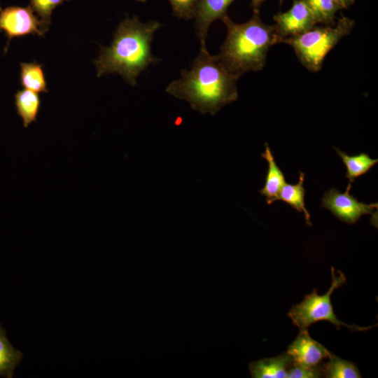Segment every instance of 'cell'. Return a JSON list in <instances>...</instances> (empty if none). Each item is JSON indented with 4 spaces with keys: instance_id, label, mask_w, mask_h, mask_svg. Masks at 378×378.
<instances>
[{
    "instance_id": "1",
    "label": "cell",
    "mask_w": 378,
    "mask_h": 378,
    "mask_svg": "<svg viewBox=\"0 0 378 378\" xmlns=\"http://www.w3.org/2000/svg\"><path fill=\"white\" fill-rule=\"evenodd\" d=\"M238 78L226 69L216 55H211L204 48L194 58L190 69H182L181 78L172 81L165 90L187 101L193 110L214 115L222 107L237 99Z\"/></svg>"
},
{
    "instance_id": "2",
    "label": "cell",
    "mask_w": 378,
    "mask_h": 378,
    "mask_svg": "<svg viewBox=\"0 0 378 378\" xmlns=\"http://www.w3.org/2000/svg\"><path fill=\"white\" fill-rule=\"evenodd\" d=\"M162 24L157 20L141 22L127 17L118 24L109 47H102L94 61L97 76L116 73L134 86L136 78L150 64L160 62L153 55L151 43Z\"/></svg>"
},
{
    "instance_id": "3",
    "label": "cell",
    "mask_w": 378,
    "mask_h": 378,
    "mask_svg": "<svg viewBox=\"0 0 378 378\" xmlns=\"http://www.w3.org/2000/svg\"><path fill=\"white\" fill-rule=\"evenodd\" d=\"M227 27V36L217 57L233 75L239 78L248 71H261L272 46L282 43L274 25L263 23L259 13H253L247 22H234L228 15L221 19Z\"/></svg>"
},
{
    "instance_id": "4",
    "label": "cell",
    "mask_w": 378,
    "mask_h": 378,
    "mask_svg": "<svg viewBox=\"0 0 378 378\" xmlns=\"http://www.w3.org/2000/svg\"><path fill=\"white\" fill-rule=\"evenodd\" d=\"M354 25V20L341 15L334 25H315L301 34L284 38L282 43L293 48L303 66L316 72L321 69L328 53L350 34Z\"/></svg>"
},
{
    "instance_id": "5",
    "label": "cell",
    "mask_w": 378,
    "mask_h": 378,
    "mask_svg": "<svg viewBox=\"0 0 378 378\" xmlns=\"http://www.w3.org/2000/svg\"><path fill=\"white\" fill-rule=\"evenodd\" d=\"M337 274V272L332 267V282L326 294L318 295L316 290H314L311 293L305 295L302 302L293 306L290 309L288 316L300 330H307L312 323L321 321H329L337 330L344 326L353 331H365L374 326L362 327L357 325H348L337 318L334 313L330 298L333 291L346 282L344 274L340 271Z\"/></svg>"
},
{
    "instance_id": "6",
    "label": "cell",
    "mask_w": 378,
    "mask_h": 378,
    "mask_svg": "<svg viewBox=\"0 0 378 378\" xmlns=\"http://www.w3.org/2000/svg\"><path fill=\"white\" fill-rule=\"evenodd\" d=\"M348 184L344 192L335 188L327 190L321 199V206L329 210L336 218L349 224H355L362 216L372 214L377 209V203L365 204L359 202L349 192Z\"/></svg>"
},
{
    "instance_id": "7",
    "label": "cell",
    "mask_w": 378,
    "mask_h": 378,
    "mask_svg": "<svg viewBox=\"0 0 378 378\" xmlns=\"http://www.w3.org/2000/svg\"><path fill=\"white\" fill-rule=\"evenodd\" d=\"M48 29L29 5L0 10V31H4L9 38L27 34L43 36Z\"/></svg>"
},
{
    "instance_id": "8",
    "label": "cell",
    "mask_w": 378,
    "mask_h": 378,
    "mask_svg": "<svg viewBox=\"0 0 378 378\" xmlns=\"http://www.w3.org/2000/svg\"><path fill=\"white\" fill-rule=\"evenodd\" d=\"M273 18L276 31L283 38L301 34L317 24L312 11L302 0H294L287 11L279 13Z\"/></svg>"
},
{
    "instance_id": "9",
    "label": "cell",
    "mask_w": 378,
    "mask_h": 378,
    "mask_svg": "<svg viewBox=\"0 0 378 378\" xmlns=\"http://www.w3.org/2000/svg\"><path fill=\"white\" fill-rule=\"evenodd\" d=\"M293 361L307 366H316L332 354L323 345L313 340L307 330H300L295 340L288 346L286 352Z\"/></svg>"
},
{
    "instance_id": "10",
    "label": "cell",
    "mask_w": 378,
    "mask_h": 378,
    "mask_svg": "<svg viewBox=\"0 0 378 378\" xmlns=\"http://www.w3.org/2000/svg\"><path fill=\"white\" fill-rule=\"evenodd\" d=\"M235 0H198L194 13L195 29L201 48H206V40L210 25L227 15V10Z\"/></svg>"
},
{
    "instance_id": "11",
    "label": "cell",
    "mask_w": 378,
    "mask_h": 378,
    "mask_svg": "<svg viewBox=\"0 0 378 378\" xmlns=\"http://www.w3.org/2000/svg\"><path fill=\"white\" fill-rule=\"evenodd\" d=\"M292 362L291 357L284 353L276 357L251 362L248 370L253 378H284L287 377Z\"/></svg>"
},
{
    "instance_id": "12",
    "label": "cell",
    "mask_w": 378,
    "mask_h": 378,
    "mask_svg": "<svg viewBox=\"0 0 378 378\" xmlns=\"http://www.w3.org/2000/svg\"><path fill=\"white\" fill-rule=\"evenodd\" d=\"M265 151L261 156L267 160L268 168L265 186L259 190V192L265 197L267 204L270 205L278 200L279 192L286 182L285 176L276 164L274 155L267 143L265 144Z\"/></svg>"
},
{
    "instance_id": "13",
    "label": "cell",
    "mask_w": 378,
    "mask_h": 378,
    "mask_svg": "<svg viewBox=\"0 0 378 378\" xmlns=\"http://www.w3.org/2000/svg\"><path fill=\"white\" fill-rule=\"evenodd\" d=\"M304 181V174L300 171L298 183L295 184L286 183L279 192L278 200L283 201L298 212L303 213L307 224L312 225L310 214L305 206Z\"/></svg>"
},
{
    "instance_id": "14",
    "label": "cell",
    "mask_w": 378,
    "mask_h": 378,
    "mask_svg": "<svg viewBox=\"0 0 378 378\" xmlns=\"http://www.w3.org/2000/svg\"><path fill=\"white\" fill-rule=\"evenodd\" d=\"M335 150L342 158L346 169V177L349 179V184L351 185L354 181L365 174L375 164L378 159H372L365 153H360L355 155H349L346 153L334 147Z\"/></svg>"
},
{
    "instance_id": "15",
    "label": "cell",
    "mask_w": 378,
    "mask_h": 378,
    "mask_svg": "<svg viewBox=\"0 0 378 378\" xmlns=\"http://www.w3.org/2000/svg\"><path fill=\"white\" fill-rule=\"evenodd\" d=\"M22 358V353L13 346L0 324V377L12 378Z\"/></svg>"
},
{
    "instance_id": "16",
    "label": "cell",
    "mask_w": 378,
    "mask_h": 378,
    "mask_svg": "<svg viewBox=\"0 0 378 378\" xmlns=\"http://www.w3.org/2000/svg\"><path fill=\"white\" fill-rule=\"evenodd\" d=\"M40 103L38 93L31 90L24 89L15 94V106L24 127L36 121Z\"/></svg>"
},
{
    "instance_id": "17",
    "label": "cell",
    "mask_w": 378,
    "mask_h": 378,
    "mask_svg": "<svg viewBox=\"0 0 378 378\" xmlns=\"http://www.w3.org/2000/svg\"><path fill=\"white\" fill-rule=\"evenodd\" d=\"M20 78L23 87L38 93L48 92L42 65L36 62L21 63Z\"/></svg>"
},
{
    "instance_id": "18",
    "label": "cell",
    "mask_w": 378,
    "mask_h": 378,
    "mask_svg": "<svg viewBox=\"0 0 378 378\" xmlns=\"http://www.w3.org/2000/svg\"><path fill=\"white\" fill-rule=\"evenodd\" d=\"M328 361L321 363L323 376L327 378H360L359 370L356 365L348 360L340 358L333 354Z\"/></svg>"
},
{
    "instance_id": "19",
    "label": "cell",
    "mask_w": 378,
    "mask_h": 378,
    "mask_svg": "<svg viewBox=\"0 0 378 378\" xmlns=\"http://www.w3.org/2000/svg\"><path fill=\"white\" fill-rule=\"evenodd\" d=\"M312 11L316 24L334 25L335 14L340 10L333 0H302Z\"/></svg>"
},
{
    "instance_id": "20",
    "label": "cell",
    "mask_w": 378,
    "mask_h": 378,
    "mask_svg": "<svg viewBox=\"0 0 378 378\" xmlns=\"http://www.w3.org/2000/svg\"><path fill=\"white\" fill-rule=\"evenodd\" d=\"M29 6L40 20L49 27L53 10L65 1L70 0H29Z\"/></svg>"
},
{
    "instance_id": "21",
    "label": "cell",
    "mask_w": 378,
    "mask_h": 378,
    "mask_svg": "<svg viewBox=\"0 0 378 378\" xmlns=\"http://www.w3.org/2000/svg\"><path fill=\"white\" fill-rule=\"evenodd\" d=\"M307 366L292 362L288 370V378H318L323 376L321 365Z\"/></svg>"
},
{
    "instance_id": "22",
    "label": "cell",
    "mask_w": 378,
    "mask_h": 378,
    "mask_svg": "<svg viewBox=\"0 0 378 378\" xmlns=\"http://www.w3.org/2000/svg\"><path fill=\"white\" fill-rule=\"evenodd\" d=\"M173 13L178 18L190 20L193 18L198 0H168Z\"/></svg>"
},
{
    "instance_id": "23",
    "label": "cell",
    "mask_w": 378,
    "mask_h": 378,
    "mask_svg": "<svg viewBox=\"0 0 378 378\" xmlns=\"http://www.w3.org/2000/svg\"><path fill=\"white\" fill-rule=\"evenodd\" d=\"M265 1V0H251V7L253 8V13H259L260 7ZM279 1L280 4H281L284 0H279Z\"/></svg>"
},
{
    "instance_id": "24",
    "label": "cell",
    "mask_w": 378,
    "mask_h": 378,
    "mask_svg": "<svg viewBox=\"0 0 378 378\" xmlns=\"http://www.w3.org/2000/svg\"><path fill=\"white\" fill-rule=\"evenodd\" d=\"M335 4L340 9H344L348 8L349 6L353 4L355 0H333Z\"/></svg>"
},
{
    "instance_id": "25",
    "label": "cell",
    "mask_w": 378,
    "mask_h": 378,
    "mask_svg": "<svg viewBox=\"0 0 378 378\" xmlns=\"http://www.w3.org/2000/svg\"><path fill=\"white\" fill-rule=\"evenodd\" d=\"M136 1H140V2H144V1H147V0H136Z\"/></svg>"
}]
</instances>
